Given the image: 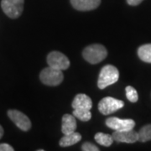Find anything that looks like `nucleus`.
Masks as SVG:
<instances>
[{"instance_id": "f257e3e1", "label": "nucleus", "mask_w": 151, "mask_h": 151, "mask_svg": "<svg viewBox=\"0 0 151 151\" xmlns=\"http://www.w3.org/2000/svg\"><path fill=\"white\" fill-rule=\"evenodd\" d=\"M119 70L112 65H106L102 68L98 76L97 86L100 89H104L119 81Z\"/></svg>"}, {"instance_id": "f03ea898", "label": "nucleus", "mask_w": 151, "mask_h": 151, "mask_svg": "<svg viewBox=\"0 0 151 151\" xmlns=\"http://www.w3.org/2000/svg\"><path fill=\"white\" fill-rule=\"evenodd\" d=\"M82 55L87 62L91 64H97L107 57L108 51L103 45L94 44L84 49Z\"/></svg>"}, {"instance_id": "7ed1b4c3", "label": "nucleus", "mask_w": 151, "mask_h": 151, "mask_svg": "<svg viewBox=\"0 0 151 151\" xmlns=\"http://www.w3.org/2000/svg\"><path fill=\"white\" fill-rule=\"evenodd\" d=\"M40 79L41 82L46 86H55L62 82L64 79V75L62 70L49 66L41 70L40 74Z\"/></svg>"}, {"instance_id": "20e7f679", "label": "nucleus", "mask_w": 151, "mask_h": 151, "mask_svg": "<svg viewBox=\"0 0 151 151\" xmlns=\"http://www.w3.org/2000/svg\"><path fill=\"white\" fill-rule=\"evenodd\" d=\"M24 0H2L1 7L6 15L10 19H17L24 10Z\"/></svg>"}, {"instance_id": "39448f33", "label": "nucleus", "mask_w": 151, "mask_h": 151, "mask_svg": "<svg viewBox=\"0 0 151 151\" xmlns=\"http://www.w3.org/2000/svg\"><path fill=\"white\" fill-rule=\"evenodd\" d=\"M124 106L123 101L112 97H106L98 103V110L103 115H108L124 108Z\"/></svg>"}, {"instance_id": "423d86ee", "label": "nucleus", "mask_w": 151, "mask_h": 151, "mask_svg": "<svg viewBox=\"0 0 151 151\" xmlns=\"http://www.w3.org/2000/svg\"><path fill=\"white\" fill-rule=\"evenodd\" d=\"M47 64L50 67L64 70L70 66V60L66 55L59 51H52L47 55Z\"/></svg>"}, {"instance_id": "0eeeda50", "label": "nucleus", "mask_w": 151, "mask_h": 151, "mask_svg": "<svg viewBox=\"0 0 151 151\" xmlns=\"http://www.w3.org/2000/svg\"><path fill=\"white\" fill-rule=\"evenodd\" d=\"M8 116L19 129L25 132L30 129L31 122L24 113H23L19 110L13 109L8 111Z\"/></svg>"}, {"instance_id": "6e6552de", "label": "nucleus", "mask_w": 151, "mask_h": 151, "mask_svg": "<svg viewBox=\"0 0 151 151\" xmlns=\"http://www.w3.org/2000/svg\"><path fill=\"white\" fill-rule=\"evenodd\" d=\"M106 125L114 131H124L133 129L135 122L133 119H122L117 117H111L106 120Z\"/></svg>"}, {"instance_id": "1a4fd4ad", "label": "nucleus", "mask_w": 151, "mask_h": 151, "mask_svg": "<svg viewBox=\"0 0 151 151\" xmlns=\"http://www.w3.org/2000/svg\"><path fill=\"white\" fill-rule=\"evenodd\" d=\"M114 141L120 142V143H127V144H133L139 141V134L135 132L134 129L124 131H115L113 134Z\"/></svg>"}, {"instance_id": "9d476101", "label": "nucleus", "mask_w": 151, "mask_h": 151, "mask_svg": "<svg viewBox=\"0 0 151 151\" xmlns=\"http://www.w3.org/2000/svg\"><path fill=\"white\" fill-rule=\"evenodd\" d=\"M72 7L78 11H91L96 9L101 0H70Z\"/></svg>"}, {"instance_id": "9b49d317", "label": "nucleus", "mask_w": 151, "mask_h": 151, "mask_svg": "<svg viewBox=\"0 0 151 151\" xmlns=\"http://www.w3.org/2000/svg\"><path fill=\"white\" fill-rule=\"evenodd\" d=\"M76 129V121L74 115L71 114H64L62 117V125L61 132L63 134H69L70 133L75 132Z\"/></svg>"}, {"instance_id": "f8f14e48", "label": "nucleus", "mask_w": 151, "mask_h": 151, "mask_svg": "<svg viewBox=\"0 0 151 151\" xmlns=\"http://www.w3.org/2000/svg\"><path fill=\"white\" fill-rule=\"evenodd\" d=\"M72 108H86L90 109L92 108V101L91 97L86 94L79 93L75 97L72 102Z\"/></svg>"}, {"instance_id": "ddd939ff", "label": "nucleus", "mask_w": 151, "mask_h": 151, "mask_svg": "<svg viewBox=\"0 0 151 151\" xmlns=\"http://www.w3.org/2000/svg\"><path fill=\"white\" fill-rule=\"evenodd\" d=\"M81 139V135L75 131L69 134H64V136L60 139L59 145L61 147H68L77 144Z\"/></svg>"}, {"instance_id": "4468645a", "label": "nucleus", "mask_w": 151, "mask_h": 151, "mask_svg": "<svg viewBox=\"0 0 151 151\" xmlns=\"http://www.w3.org/2000/svg\"><path fill=\"white\" fill-rule=\"evenodd\" d=\"M138 55L141 60L147 63H151V44L141 45L138 49Z\"/></svg>"}, {"instance_id": "2eb2a0df", "label": "nucleus", "mask_w": 151, "mask_h": 151, "mask_svg": "<svg viewBox=\"0 0 151 151\" xmlns=\"http://www.w3.org/2000/svg\"><path fill=\"white\" fill-rule=\"evenodd\" d=\"M95 140L97 144L100 145L105 146V147H109L113 145V136L108 134H103V133H97L95 134Z\"/></svg>"}, {"instance_id": "dca6fc26", "label": "nucleus", "mask_w": 151, "mask_h": 151, "mask_svg": "<svg viewBox=\"0 0 151 151\" xmlns=\"http://www.w3.org/2000/svg\"><path fill=\"white\" fill-rule=\"evenodd\" d=\"M74 117L83 122H87L92 119V113L90 109L86 108H75L73 111Z\"/></svg>"}, {"instance_id": "f3484780", "label": "nucleus", "mask_w": 151, "mask_h": 151, "mask_svg": "<svg viewBox=\"0 0 151 151\" xmlns=\"http://www.w3.org/2000/svg\"><path fill=\"white\" fill-rule=\"evenodd\" d=\"M138 134H139V140L141 142H147L151 140V124L144 126Z\"/></svg>"}, {"instance_id": "a211bd4d", "label": "nucleus", "mask_w": 151, "mask_h": 151, "mask_svg": "<svg viewBox=\"0 0 151 151\" xmlns=\"http://www.w3.org/2000/svg\"><path fill=\"white\" fill-rule=\"evenodd\" d=\"M125 92H126V97L131 103H136L138 101L139 95H138V92L135 90L134 87L128 86L125 89Z\"/></svg>"}, {"instance_id": "6ab92c4d", "label": "nucleus", "mask_w": 151, "mask_h": 151, "mask_svg": "<svg viewBox=\"0 0 151 151\" xmlns=\"http://www.w3.org/2000/svg\"><path fill=\"white\" fill-rule=\"evenodd\" d=\"M81 150L84 151H99V149L92 143L86 142L81 146Z\"/></svg>"}, {"instance_id": "aec40b11", "label": "nucleus", "mask_w": 151, "mask_h": 151, "mask_svg": "<svg viewBox=\"0 0 151 151\" xmlns=\"http://www.w3.org/2000/svg\"><path fill=\"white\" fill-rule=\"evenodd\" d=\"M14 149L8 144H0V151H14Z\"/></svg>"}, {"instance_id": "412c9836", "label": "nucleus", "mask_w": 151, "mask_h": 151, "mask_svg": "<svg viewBox=\"0 0 151 151\" xmlns=\"http://www.w3.org/2000/svg\"><path fill=\"white\" fill-rule=\"evenodd\" d=\"M144 0H127V3L131 6H137L141 4Z\"/></svg>"}, {"instance_id": "4be33fe9", "label": "nucleus", "mask_w": 151, "mask_h": 151, "mask_svg": "<svg viewBox=\"0 0 151 151\" xmlns=\"http://www.w3.org/2000/svg\"><path fill=\"white\" fill-rule=\"evenodd\" d=\"M3 135H4V129H3V127L0 125V139H1V138L3 137Z\"/></svg>"}]
</instances>
